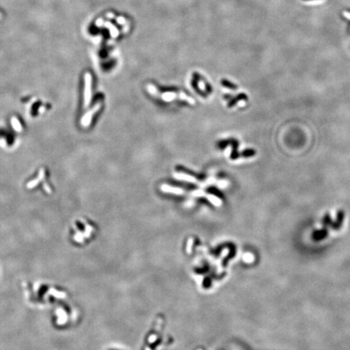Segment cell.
Here are the masks:
<instances>
[{"mask_svg":"<svg viewBox=\"0 0 350 350\" xmlns=\"http://www.w3.org/2000/svg\"><path fill=\"white\" fill-rule=\"evenodd\" d=\"M199 87L200 88H202V90H205V87L203 85V82H199Z\"/></svg>","mask_w":350,"mask_h":350,"instance_id":"9","label":"cell"},{"mask_svg":"<svg viewBox=\"0 0 350 350\" xmlns=\"http://www.w3.org/2000/svg\"><path fill=\"white\" fill-rule=\"evenodd\" d=\"M147 88L148 92L151 93L152 95H157L158 94V91H157L156 87L152 85V84H148Z\"/></svg>","mask_w":350,"mask_h":350,"instance_id":"6","label":"cell"},{"mask_svg":"<svg viewBox=\"0 0 350 350\" xmlns=\"http://www.w3.org/2000/svg\"><path fill=\"white\" fill-rule=\"evenodd\" d=\"M179 97H180L181 99L183 100H185V101H187V102H190V104L194 105V101L193 99H192L191 97H187V96H186L184 93H180V95H179Z\"/></svg>","mask_w":350,"mask_h":350,"instance_id":"7","label":"cell"},{"mask_svg":"<svg viewBox=\"0 0 350 350\" xmlns=\"http://www.w3.org/2000/svg\"><path fill=\"white\" fill-rule=\"evenodd\" d=\"M160 190L164 192H168V193H174V194H183L184 190L183 189H181L179 187H172V186L167 185V184H163L160 186Z\"/></svg>","mask_w":350,"mask_h":350,"instance_id":"1","label":"cell"},{"mask_svg":"<svg viewBox=\"0 0 350 350\" xmlns=\"http://www.w3.org/2000/svg\"><path fill=\"white\" fill-rule=\"evenodd\" d=\"M207 198L209 199V201H210L211 203H212L216 206L221 205V200L218 199L217 196H214V195H212V194H208V195H207Z\"/></svg>","mask_w":350,"mask_h":350,"instance_id":"5","label":"cell"},{"mask_svg":"<svg viewBox=\"0 0 350 350\" xmlns=\"http://www.w3.org/2000/svg\"><path fill=\"white\" fill-rule=\"evenodd\" d=\"M176 97H177L176 93H170V92H169V93H163L162 96H161L162 99L164 100V101H165V102H168L173 101L174 98H176Z\"/></svg>","mask_w":350,"mask_h":350,"instance_id":"4","label":"cell"},{"mask_svg":"<svg viewBox=\"0 0 350 350\" xmlns=\"http://www.w3.org/2000/svg\"><path fill=\"white\" fill-rule=\"evenodd\" d=\"M86 93H85V102L86 106H88L89 100H90V95H91V77L89 75H87V79H86Z\"/></svg>","mask_w":350,"mask_h":350,"instance_id":"3","label":"cell"},{"mask_svg":"<svg viewBox=\"0 0 350 350\" xmlns=\"http://www.w3.org/2000/svg\"><path fill=\"white\" fill-rule=\"evenodd\" d=\"M174 176L175 179H179V180L186 181L188 183H196L195 178L192 177L191 175H189V174H184V173H176V174H174Z\"/></svg>","mask_w":350,"mask_h":350,"instance_id":"2","label":"cell"},{"mask_svg":"<svg viewBox=\"0 0 350 350\" xmlns=\"http://www.w3.org/2000/svg\"><path fill=\"white\" fill-rule=\"evenodd\" d=\"M243 154H244L245 156H253V155H255V150H253V149H248V150L245 151L244 152H243Z\"/></svg>","mask_w":350,"mask_h":350,"instance_id":"8","label":"cell"}]
</instances>
